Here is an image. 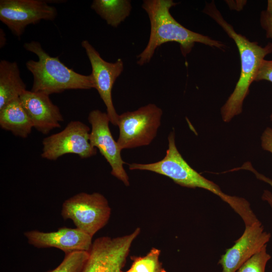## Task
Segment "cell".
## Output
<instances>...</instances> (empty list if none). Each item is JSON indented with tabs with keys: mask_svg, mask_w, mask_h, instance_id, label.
<instances>
[{
	"mask_svg": "<svg viewBox=\"0 0 272 272\" xmlns=\"http://www.w3.org/2000/svg\"><path fill=\"white\" fill-rule=\"evenodd\" d=\"M177 4L172 0L143 1L142 7L149 16L151 30L146 47L137 56L139 65L149 63L156 49L167 42L178 43L184 57L191 52L196 42L222 50L226 48V45L222 42L191 31L178 23L170 12V9Z\"/></svg>",
	"mask_w": 272,
	"mask_h": 272,
	"instance_id": "obj_1",
	"label": "cell"
},
{
	"mask_svg": "<svg viewBox=\"0 0 272 272\" xmlns=\"http://www.w3.org/2000/svg\"><path fill=\"white\" fill-rule=\"evenodd\" d=\"M202 12L213 19L234 40L239 53L240 77L233 92L221 109L222 120L228 122L242 112L243 101L249 93L251 84L255 81L265 57L272 52V43L261 46L257 42L250 41L245 36L237 33L224 19L214 1L207 3Z\"/></svg>",
	"mask_w": 272,
	"mask_h": 272,
	"instance_id": "obj_2",
	"label": "cell"
},
{
	"mask_svg": "<svg viewBox=\"0 0 272 272\" xmlns=\"http://www.w3.org/2000/svg\"><path fill=\"white\" fill-rule=\"evenodd\" d=\"M168 141V149L163 159L152 163L129 164V169L153 172L169 177L180 186L206 189L228 203L244 223H248L254 218L255 214L247 200L225 193L217 184L202 176L188 164L177 148L174 130L169 134Z\"/></svg>",
	"mask_w": 272,
	"mask_h": 272,
	"instance_id": "obj_3",
	"label": "cell"
},
{
	"mask_svg": "<svg viewBox=\"0 0 272 272\" xmlns=\"http://www.w3.org/2000/svg\"><path fill=\"white\" fill-rule=\"evenodd\" d=\"M23 47L38 58L37 61L31 59L26 62L33 78L31 91L50 95L67 90L94 88L91 74L82 75L69 68L58 57L49 55L39 42H26Z\"/></svg>",
	"mask_w": 272,
	"mask_h": 272,
	"instance_id": "obj_4",
	"label": "cell"
},
{
	"mask_svg": "<svg viewBox=\"0 0 272 272\" xmlns=\"http://www.w3.org/2000/svg\"><path fill=\"white\" fill-rule=\"evenodd\" d=\"M162 110L150 103L119 115L117 145L122 151L150 145L161 125Z\"/></svg>",
	"mask_w": 272,
	"mask_h": 272,
	"instance_id": "obj_5",
	"label": "cell"
},
{
	"mask_svg": "<svg viewBox=\"0 0 272 272\" xmlns=\"http://www.w3.org/2000/svg\"><path fill=\"white\" fill-rule=\"evenodd\" d=\"M111 211L103 195L83 192L63 202L61 215L63 219H71L77 228L93 237L107 224Z\"/></svg>",
	"mask_w": 272,
	"mask_h": 272,
	"instance_id": "obj_6",
	"label": "cell"
},
{
	"mask_svg": "<svg viewBox=\"0 0 272 272\" xmlns=\"http://www.w3.org/2000/svg\"><path fill=\"white\" fill-rule=\"evenodd\" d=\"M140 231L137 228L124 236L97 238L92 243L82 272H121L132 243Z\"/></svg>",
	"mask_w": 272,
	"mask_h": 272,
	"instance_id": "obj_7",
	"label": "cell"
},
{
	"mask_svg": "<svg viewBox=\"0 0 272 272\" xmlns=\"http://www.w3.org/2000/svg\"><path fill=\"white\" fill-rule=\"evenodd\" d=\"M90 127L78 121L70 122L61 131L45 138L42 141V158L56 160L67 154H74L82 159L97 154V149L89 142Z\"/></svg>",
	"mask_w": 272,
	"mask_h": 272,
	"instance_id": "obj_8",
	"label": "cell"
},
{
	"mask_svg": "<svg viewBox=\"0 0 272 272\" xmlns=\"http://www.w3.org/2000/svg\"><path fill=\"white\" fill-rule=\"evenodd\" d=\"M57 14L56 9L44 1H0V20L19 38L29 25L52 21Z\"/></svg>",
	"mask_w": 272,
	"mask_h": 272,
	"instance_id": "obj_9",
	"label": "cell"
},
{
	"mask_svg": "<svg viewBox=\"0 0 272 272\" xmlns=\"http://www.w3.org/2000/svg\"><path fill=\"white\" fill-rule=\"evenodd\" d=\"M91 125L89 142L98 149L110 165L111 174L126 186L129 185L128 176L123 167L125 162L121 156V150L114 140L109 128L110 119L107 113L95 109L88 115Z\"/></svg>",
	"mask_w": 272,
	"mask_h": 272,
	"instance_id": "obj_10",
	"label": "cell"
},
{
	"mask_svg": "<svg viewBox=\"0 0 272 272\" xmlns=\"http://www.w3.org/2000/svg\"><path fill=\"white\" fill-rule=\"evenodd\" d=\"M81 45L90 62L94 88L99 93L106 108L107 114L110 122L117 125L119 115L114 106L112 90L117 78L124 69L123 62L118 58L114 62L103 59L96 49L87 40H83Z\"/></svg>",
	"mask_w": 272,
	"mask_h": 272,
	"instance_id": "obj_11",
	"label": "cell"
},
{
	"mask_svg": "<svg viewBox=\"0 0 272 272\" xmlns=\"http://www.w3.org/2000/svg\"><path fill=\"white\" fill-rule=\"evenodd\" d=\"M270 238V233L264 231L259 221L245 226L241 236L226 250L219 260L222 272H236L245 262L267 245Z\"/></svg>",
	"mask_w": 272,
	"mask_h": 272,
	"instance_id": "obj_12",
	"label": "cell"
},
{
	"mask_svg": "<svg viewBox=\"0 0 272 272\" xmlns=\"http://www.w3.org/2000/svg\"><path fill=\"white\" fill-rule=\"evenodd\" d=\"M24 235L28 243L37 248L55 247L65 254L77 251H89L92 237L80 229L62 227L50 232L31 230Z\"/></svg>",
	"mask_w": 272,
	"mask_h": 272,
	"instance_id": "obj_13",
	"label": "cell"
},
{
	"mask_svg": "<svg viewBox=\"0 0 272 272\" xmlns=\"http://www.w3.org/2000/svg\"><path fill=\"white\" fill-rule=\"evenodd\" d=\"M20 100L37 130L46 134L53 129L60 127L63 116L49 95L26 90L20 96Z\"/></svg>",
	"mask_w": 272,
	"mask_h": 272,
	"instance_id": "obj_14",
	"label": "cell"
},
{
	"mask_svg": "<svg viewBox=\"0 0 272 272\" xmlns=\"http://www.w3.org/2000/svg\"><path fill=\"white\" fill-rule=\"evenodd\" d=\"M26 90L20 76L17 63L2 59L0 61V109L20 98Z\"/></svg>",
	"mask_w": 272,
	"mask_h": 272,
	"instance_id": "obj_15",
	"label": "cell"
},
{
	"mask_svg": "<svg viewBox=\"0 0 272 272\" xmlns=\"http://www.w3.org/2000/svg\"><path fill=\"white\" fill-rule=\"evenodd\" d=\"M0 126L14 135L26 138L30 134L33 123L25 110L20 98L0 109Z\"/></svg>",
	"mask_w": 272,
	"mask_h": 272,
	"instance_id": "obj_16",
	"label": "cell"
},
{
	"mask_svg": "<svg viewBox=\"0 0 272 272\" xmlns=\"http://www.w3.org/2000/svg\"><path fill=\"white\" fill-rule=\"evenodd\" d=\"M91 8L108 25L115 28L129 15L132 8L127 0H94Z\"/></svg>",
	"mask_w": 272,
	"mask_h": 272,
	"instance_id": "obj_17",
	"label": "cell"
},
{
	"mask_svg": "<svg viewBox=\"0 0 272 272\" xmlns=\"http://www.w3.org/2000/svg\"><path fill=\"white\" fill-rule=\"evenodd\" d=\"M161 251L152 248L144 256L132 257L131 267L136 272H166L159 260Z\"/></svg>",
	"mask_w": 272,
	"mask_h": 272,
	"instance_id": "obj_18",
	"label": "cell"
},
{
	"mask_svg": "<svg viewBox=\"0 0 272 272\" xmlns=\"http://www.w3.org/2000/svg\"><path fill=\"white\" fill-rule=\"evenodd\" d=\"M89 255V252L86 251H77L65 254L61 263L47 272H82Z\"/></svg>",
	"mask_w": 272,
	"mask_h": 272,
	"instance_id": "obj_19",
	"label": "cell"
},
{
	"mask_svg": "<svg viewBox=\"0 0 272 272\" xmlns=\"http://www.w3.org/2000/svg\"><path fill=\"white\" fill-rule=\"evenodd\" d=\"M267 245L245 262L236 272H265L266 265L271 258L267 252Z\"/></svg>",
	"mask_w": 272,
	"mask_h": 272,
	"instance_id": "obj_20",
	"label": "cell"
},
{
	"mask_svg": "<svg viewBox=\"0 0 272 272\" xmlns=\"http://www.w3.org/2000/svg\"><path fill=\"white\" fill-rule=\"evenodd\" d=\"M260 23L265 31L266 37L272 39V0L267 1L266 10L261 12Z\"/></svg>",
	"mask_w": 272,
	"mask_h": 272,
	"instance_id": "obj_21",
	"label": "cell"
},
{
	"mask_svg": "<svg viewBox=\"0 0 272 272\" xmlns=\"http://www.w3.org/2000/svg\"><path fill=\"white\" fill-rule=\"evenodd\" d=\"M262 80L272 83V60L264 59L259 67L255 81Z\"/></svg>",
	"mask_w": 272,
	"mask_h": 272,
	"instance_id": "obj_22",
	"label": "cell"
},
{
	"mask_svg": "<svg viewBox=\"0 0 272 272\" xmlns=\"http://www.w3.org/2000/svg\"><path fill=\"white\" fill-rule=\"evenodd\" d=\"M260 141L261 148L272 154V128L267 127L265 129L261 135Z\"/></svg>",
	"mask_w": 272,
	"mask_h": 272,
	"instance_id": "obj_23",
	"label": "cell"
},
{
	"mask_svg": "<svg viewBox=\"0 0 272 272\" xmlns=\"http://www.w3.org/2000/svg\"><path fill=\"white\" fill-rule=\"evenodd\" d=\"M250 171L255 175L256 177L258 179L267 183L268 184H269L270 186L272 187V179H271L259 173L254 168H251L250 170Z\"/></svg>",
	"mask_w": 272,
	"mask_h": 272,
	"instance_id": "obj_24",
	"label": "cell"
},
{
	"mask_svg": "<svg viewBox=\"0 0 272 272\" xmlns=\"http://www.w3.org/2000/svg\"><path fill=\"white\" fill-rule=\"evenodd\" d=\"M261 198L268 203L272 210V193L268 190H264L261 196Z\"/></svg>",
	"mask_w": 272,
	"mask_h": 272,
	"instance_id": "obj_25",
	"label": "cell"
},
{
	"mask_svg": "<svg viewBox=\"0 0 272 272\" xmlns=\"http://www.w3.org/2000/svg\"><path fill=\"white\" fill-rule=\"evenodd\" d=\"M0 47L2 48L5 45L7 42L5 33L2 29H0Z\"/></svg>",
	"mask_w": 272,
	"mask_h": 272,
	"instance_id": "obj_26",
	"label": "cell"
},
{
	"mask_svg": "<svg viewBox=\"0 0 272 272\" xmlns=\"http://www.w3.org/2000/svg\"><path fill=\"white\" fill-rule=\"evenodd\" d=\"M121 272H136L132 267H130V268L126 271H121Z\"/></svg>",
	"mask_w": 272,
	"mask_h": 272,
	"instance_id": "obj_27",
	"label": "cell"
},
{
	"mask_svg": "<svg viewBox=\"0 0 272 272\" xmlns=\"http://www.w3.org/2000/svg\"><path fill=\"white\" fill-rule=\"evenodd\" d=\"M270 119L272 121V112H271V114L270 115Z\"/></svg>",
	"mask_w": 272,
	"mask_h": 272,
	"instance_id": "obj_28",
	"label": "cell"
}]
</instances>
